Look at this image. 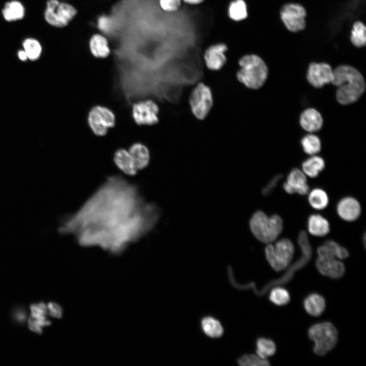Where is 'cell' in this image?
<instances>
[{
  "label": "cell",
  "mask_w": 366,
  "mask_h": 366,
  "mask_svg": "<svg viewBox=\"0 0 366 366\" xmlns=\"http://www.w3.org/2000/svg\"><path fill=\"white\" fill-rule=\"evenodd\" d=\"M333 70L326 63H312L310 64L307 78L309 83L316 88L331 83Z\"/></svg>",
  "instance_id": "7c38bea8"
},
{
  "label": "cell",
  "mask_w": 366,
  "mask_h": 366,
  "mask_svg": "<svg viewBox=\"0 0 366 366\" xmlns=\"http://www.w3.org/2000/svg\"><path fill=\"white\" fill-rule=\"evenodd\" d=\"M350 39L352 44L357 47H361L365 45L366 28L362 22L356 21L354 23Z\"/></svg>",
  "instance_id": "1f68e13d"
},
{
  "label": "cell",
  "mask_w": 366,
  "mask_h": 366,
  "mask_svg": "<svg viewBox=\"0 0 366 366\" xmlns=\"http://www.w3.org/2000/svg\"><path fill=\"white\" fill-rule=\"evenodd\" d=\"M132 104V118L138 125L152 126L158 123L159 108L154 101L144 98Z\"/></svg>",
  "instance_id": "30bf717a"
},
{
  "label": "cell",
  "mask_w": 366,
  "mask_h": 366,
  "mask_svg": "<svg viewBox=\"0 0 366 366\" xmlns=\"http://www.w3.org/2000/svg\"><path fill=\"white\" fill-rule=\"evenodd\" d=\"M77 13L76 8L70 4L58 0H48L44 18L51 26L64 27L73 19Z\"/></svg>",
  "instance_id": "ba28073f"
},
{
  "label": "cell",
  "mask_w": 366,
  "mask_h": 366,
  "mask_svg": "<svg viewBox=\"0 0 366 366\" xmlns=\"http://www.w3.org/2000/svg\"><path fill=\"white\" fill-rule=\"evenodd\" d=\"M159 208L145 201L138 187L121 175L109 176L75 213L62 220L58 232L78 244L118 253L155 226Z\"/></svg>",
  "instance_id": "6da1fadb"
},
{
  "label": "cell",
  "mask_w": 366,
  "mask_h": 366,
  "mask_svg": "<svg viewBox=\"0 0 366 366\" xmlns=\"http://www.w3.org/2000/svg\"><path fill=\"white\" fill-rule=\"evenodd\" d=\"M308 201L313 208L318 210L326 207L329 201L326 193L320 188L314 189L310 192Z\"/></svg>",
  "instance_id": "83f0119b"
},
{
  "label": "cell",
  "mask_w": 366,
  "mask_h": 366,
  "mask_svg": "<svg viewBox=\"0 0 366 366\" xmlns=\"http://www.w3.org/2000/svg\"><path fill=\"white\" fill-rule=\"evenodd\" d=\"M185 3L190 5H198L202 3L204 0H182Z\"/></svg>",
  "instance_id": "60d3db41"
},
{
  "label": "cell",
  "mask_w": 366,
  "mask_h": 366,
  "mask_svg": "<svg viewBox=\"0 0 366 366\" xmlns=\"http://www.w3.org/2000/svg\"><path fill=\"white\" fill-rule=\"evenodd\" d=\"M228 15L232 20L240 21L248 17L247 4L244 0H233L228 7Z\"/></svg>",
  "instance_id": "4316f807"
},
{
  "label": "cell",
  "mask_w": 366,
  "mask_h": 366,
  "mask_svg": "<svg viewBox=\"0 0 366 366\" xmlns=\"http://www.w3.org/2000/svg\"><path fill=\"white\" fill-rule=\"evenodd\" d=\"M309 337L314 342V352L320 356L327 354L336 345L338 331L329 322L314 324L308 331Z\"/></svg>",
  "instance_id": "5b68a950"
},
{
  "label": "cell",
  "mask_w": 366,
  "mask_h": 366,
  "mask_svg": "<svg viewBox=\"0 0 366 366\" xmlns=\"http://www.w3.org/2000/svg\"><path fill=\"white\" fill-rule=\"evenodd\" d=\"M337 210L343 220L351 222L358 219L361 213V207L357 200L351 197L342 199L338 203Z\"/></svg>",
  "instance_id": "2e32d148"
},
{
  "label": "cell",
  "mask_w": 366,
  "mask_h": 366,
  "mask_svg": "<svg viewBox=\"0 0 366 366\" xmlns=\"http://www.w3.org/2000/svg\"><path fill=\"white\" fill-rule=\"evenodd\" d=\"M294 247L288 238H282L274 245L267 243L265 248L266 258L272 268L277 271L285 269L292 260Z\"/></svg>",
  "instance_id": "8992f818"
},
{
  "label": "cell",
  "mask_w": 366,
  "mask_h": 366,
  "mask_svg": "<svg viewBox=\"0 0 366 366\" xmlns=\"http://www.w3.org/2000/svg\"><path fill=\"white\" fill-rule=\"evenodd\" d=\"M18 58L22 61H25L27 59V56L23 50H20L18 52Z\"/></svg>",
  "instance_id": "ab89813d"
},
{
  "label": "cell",
  "mask_w": 366,
  "mask_h": 366,
  "mask_svg": "<svg viewBox=\"0 0 366 366\" xmlns=\"http://www.w3.org/2000/svg\"><path fill=\"white\" fill-rule=\"evenodd\" d=\"M269 298L272 303L278 306L285 305L290 301L288 291L281 287H277L272 289Z\"/></svg>",
  "instance_id": "836d02e7"
},
{
  "label": "cell",
  "mask_w": 366,
  "mask_h": 366,
  "mask_svg": "<svg viewBox=\"0 0 366 366\" xmlns=\"http://www.w3.org/2000/svg\"><path fill=\"white\" fill-rule=\"evenodd\" d=\"M97 26L102 32L109 33L112 28V20L106 15H102L98 18Z\"/></svg>",
  "instance_id": "8d00e7d4"
},
{
  "label": "cell",
  "mask_w": 366,
  "mask_h": 366,
  "mask_svg": "<svg viewBox=\"0 0 366 366\" xmlns=\"http://www.w3.org/2000/svg\"><path fill=\"white\" fill-rule=\"evenodd\" d=\"M5 20L12 22L22 19L25 15V8L18 1H11L6 3L2 10Z\"/></svg>",
  "instance_id": "cb8c5ba5"
},
{
  "label": "cell",
  "mask_w": 366,
  "mask_h": 366,
  "mask_svg": "<svg viewBox=\"0 0 366 366\" xmlns=\"http://www.w3.org/2000/svg\"><path fill=\"white\" fill-rule=\"evenodd\" d=\"M47 309L49 310V313L52 316L55 317H59L60 316V309L59 307L54 303H49L48 304Z\"/></svg>",
  "instance_id": "f35d334b"
},
{
  "label": "cell",
  "mask_w": 366,
  "mask_h": 366,
  "mask_svg": "<svg viewBox=\"0 0 366 366\" xmlns=\"http://www.w3.org/2000/svg\"><path fill=\"white\" fill-rule=\"evenodd\" d=\"M329 249L332 255L340 259H345L349 257V252L344 247L332 240H328L324 243Z\"/></svg>",
  "instance_id": "e575fe53"
},
{
  "label": "cell",
  "mask_w": 366,
  "mask_h": 366,
  "mask_svg": "<svg viewBox=\"0 0 366 366\" xmlns=\"http://www.w3.org/2000/svg\"><path fill=\"white\" fill-rule=\"evenodd\" d=\"M189 103L193 115L199 120L206 118L214 104L213 95L209 86L198 83L192 90Z\"/></svg>",
  "instance_id": "52a82bcc"
},
{
  "label": "cell",
  "mask_w": 366,
  "mask_h": 366,
  "mask_svg": "<svg viewBox=\"0 0 366 366\" xmlns=\"http://www.w3.org/2000/svg\"><path fill=\"white\" fill-rule=\"evenodd\" d=\"M181 0H159L161 9L166 12H172L178 10Z\"/></svg>",
  "instance_id": "d590c367"
},
{
  "label": "cell",
  "mask_w": 366,
  "mask_h": 366,
  "mask_svg": "<svg viewBox=\"0 0 366 366\" xmlns=\"http://www.w3.org/2000/svg\"><path fill=\"white\" fill-rule=\"evenodd\" d=\"M283 188L289 194L298 193L304 195L309 191L306 175L302 171L297 168H294L290 172Z\"/></svg>",
  "instance_id": "9a60e30c"
},
{
  "label": "cell",
  "mask_w": 366,
  "mask_h": 366,
  "mask_svg": "<svg viewBox=\"0 0 366 366\" xmlns=\"http://www.w3.org/2000/svg\"><path fill=\"white\" fill-rule=\"evenodd\" d=\"M256 352L257 354L262 358L274 355L276 351V346L274 342L269 339L265 338H258L256 342Z\"/></svg>",
  "instance_id": "f1b7e54d"
},
{
  "label": "cell",
  "mask_w": 366,
  "mask_h": 366,
  "mask_svg": "<svg viewBox=\"0 0 366 366\" xmlns=\"http://www.w3.org/2000/svg\"><path fill=\"white\" fill-rule=\"evenodd\" d=\"M113 161L117 167L129 176L136 175L138 170L129 150L124 148L117 149L113 155Z\"/></svg>",
  "instance_id": "ac0fdd59"
},
{
  "label": "cell",
  "mask_w": 366,
  "mask_h": 366,
  "mask_svg": "<svg viewBox=\"0 0 366 366\" xmlns=\"http://www.w3.org/2000/svg\"><path fill=\"white\" fill-rule=\"evenodd\" d=\"M331 83L337 87L336 98L342 105L357 101L365 88L362 74L354 67L348 65H341L333 70Z\"/></svg>",
  "instance_id": "7a4b0ae2"
},
{
  "label": "cell",
  "mask_w": 366,
  "mask_h": 366,
  "mask_svg": "<svg viewBox=\"0 0 366 366\" xmlns=\"http://www.w3.org/2000/svg\"><path fill=\"white\" fill-rule=\"evenodd\" d=\"M201 327L206 335L212 338H220L224 333V329L221 323L211 316L205 317L202 319Z\"/></svg>",
  "instance_id": "d4e9b609"
},
{
  "label": "cell",
  "mask_w": 366,
  "mask_h": 366,
  "mask_svg": "<svg viewBox=\"0 0 366 366\" xmlns=\"http://www.w3.org/2000/svg\"><path fill=\"white\" fill-rule=\"evenodd\" d=\"M238 63L239 68L236 77L240 83L252 89H259L263 85L267 78L268 68L260 56L246 54L239 58Z\"/></svg>",
  "instance_id": "3957f363"
},
{
  "label": "cell",
  "mask_w": 366,
  "mask_h": 366,
  "mask_svg": "<svg viewBox=\"0 0 366 366\" xmlns=\"http://www.w3.org/2000/svg\"><path fill=\"white\" fill-rule=\"evenodd\" d=\"M47 307L43 302L32 304L30 306L31 315L28 319L29 328L37 333H42V328L50 324L46 318Z\"/></svg>",
  "instance_id": "e0dca14e"
},
{
  "label": "cell",
  "mask_w": 366,
  "mask_h": 366,
  "mask_svg": "<svg viewBox=\"0 0 366 366\" xmlns=\"http://www.w3.org/2000/svg\"><path fill=\"white\" fill-rule=\"evenodd\" d=\"M239 365L243 366H268L270 365L267 359L262 358L257 354H245L237 360Z\"/></svg>",
  "instance_id": "d6a6232c"
},
{
  "label": "cell",
  "mask_w": 366,
  "mask_h": 366,
  "mask_svg": "<svg viewBox=\"0 0 366 366\" xmlns=\"http://www.w3.org/2000/svg\"><path fill=\"white\" fill-rule=\"evenodd\" d=\"M251 230L259 241L270 243L280 235L283 228L282 218L278 215L268 217L262 211L255 212L250 221Z\"/></svg>",
  "instance_id": "277c9868"
},
{
  "label": "cell",
  "mask_w": 366,
  "mask_h": 366,
  "mask_svg": "<svg viewBox=\"0 0 366 366\" xmlns=\"http://www.w3.org/2000/svg\"><path fill=\"white\" fill-rule=\"evenodd\" d=\"M281 18L289 30L296 32L303 29L306 26L305 9L298 4H287L284 5L280 11Z\"/></svg>",
  "instance_id": "8fae6325"
},
{
  "label": "cell",
  "mask_w": 366,
  "mask_h": 366,
  "mask_svg": "<svg viewBox=\"0 0 366 366\" xmlns=\"http://www.w3.org/2000/svg\"><path fill=\"white\" fill-rule=\"evenodd\" d=\"M282 174H278L273 177L267 185L263 189L262 192L263 195H269L275 189L279 180L282 178Z\"/></svg>",
  "instance_id": "74e56055"
},
{
  "label": "cell",
  "mask_w": 366,
  "mask_h": 366,
  "mask_svg": "<svg viewBox=\"0 0 366 366\" xmlns=\"http://www.w3.org/2000/svg\"><path fill=\"white\" fill-rule=\"evenodd\" d=\"M116 123L115 114L110 108L102 105L93 106L87 115V123L92 132L97 136L107 134Z\"/></svg>",
  "instance_id": "9c48e42d"
},
{
  "label": "cell",
  "mask_w": 366,
  "mask_h": 366,
  "mask_svg": "<svg viewBox=\"0 0 366 366\" xmlns=\"http://www.w3.org/2000/svg\"><path fill=\"white\" fill-rule=\"evenodd\" d=\"M303 306L307 312L313 316H318L324 311L325 301L323 296L317 293L309 295L304 300Z\"/></svg>",
  "instance_id": "603a6c76"
},
{
  "label": "cell",
  "mask_w": 366,
  "mask_h": 366,
  "mask_svg": "<svg viewBox=\"0 0 366 366\" xmlns=\"http://www.w3.org/2000/svg\"><path fill=\"white\" fill-rule=\"evenodd\" d=\"M325 167V162L320 157L313 155L302 164V169L306 175L311 178L317 177Z\"/></svg>",
  "instance_id": "484cf974"
},
{
  "label": "cell",
  "mask_w": 366,
  "mask_h": 366,
  "mask_svg": "<svg viewBox=\"0 0 366 366\" xmlns=\"http://www.w3.org/2000/svg\"><path fill=\"white\" fill-rule=\"evenodd\" d=\"M227 50L228 47L224 43H218L209 46L203 55L206 67L211 71L221 70L227 62L225 52Z\"/></svg>",
  "instance_id": "4fadbf2b"
},
{
  "label": "cell",
  "mask_w": 366,
  "mask_h": 366,
  "mask_svg": "<svg viewBox=\"0 0 366 366\" xmlns=\"http://www.w3.org/2000/svg\"><path fill=\"white\" fill-rule=\"evenodd\" d=\"M128 150L138 171L148 166L150 157L149 150L145 145L140 142H136L130 147Z\"/></svg>",
  "instance_id": "ffe728a7"
},
{
  "label": "cell",
  "mask_w": 366,
  "mask_h": 366,
  "mask_svg": "<svg viewBox=\"0 0 366 366\" xmlns=\"http://www.w3.org/2000/svg\"><path fill=\"white\" fill-rule=\"evenodd\" d=\"M316 266L321 274L334 279L343 277L345 271L344 263L330 256H318Z\"/></svg>",
  "instance_id": "5bb4252c"
},
{
  "label": "cell",
  "mask_w": 366,
  "mask_h": 366,
  "mask_svg": "<svg viewBox=\"0 0 366 366\" xmlns=\"http://www.w3.org/2000/svg\"><path fill=\"white\" fill-rule=\"evenodd\" d=\"M308 229L312 235L322 237L329 233L330 226L328 221L321 215L313 214L309 217Z\"/></svg>",
  "instance_id": "7402d4cb"
},
{
  "label": "cell",
  "mask_w": 366,
  "mask_h": 366,
  "mask_svg": "<svg viewBox=\"0 0 366 366\" xmlns=\"http://www.w3.org/2000/svg\"><path fill=\"white\" fill-rule=\"evenodd\" d=\"M89 50L92 55L98 58H104L110 53L107 39L100 34H94L89 41Z\"/></svg>",
  "instance_id": "44dd1931"
},
{
  "label": "cell",
  "mask_w": 366,
  "mask_h": 366,
  "mask_svg": "<svg viewBox=\"0 0 366 366\" xmlns=\"http://www.w3.org/2000/svg\"><path fill=\"white\" fill-rule=\"evenodd\" d=\"M300 124L304 130L311 133L315 132L322 128L323 119L317 110L313 108H309L301 114Z\"/></svg>",
  "instance_id": "d6986e66"
},
{
  "label": "cell",
  "mask_w": 366,
  "mask_h": 366,
  "mask_svg": "<svg viewBox=\"0 0 366 366\" xmlns=\"http://www.w3.org/2000/svg\"><path fill=\"white\" fill-rule=\"evenodd\" d=\"M22 46L27 58L30 60H36L40 57L42 49L37 40L32 38L25 39L22 43Z\"/></svg>",
  "instance_id": "f546056e"
},
{
  "label": "cell",
  "mask_w": 366,
  "mask_h": 366,
  "mask_svg": "<svg viewBox=\"0 0 366 366\" xmlns=\"http://www.w3.org/2000/svg\"><path fill=\"white\" fill-rule=\"evenodd\" d=\"M301 144L304 151L310 155H315L321 150L320 140L314 134H309L303 137Z\"/></svg>",
  "instance_id": "4dcf8cb0"
}]
</instances>
